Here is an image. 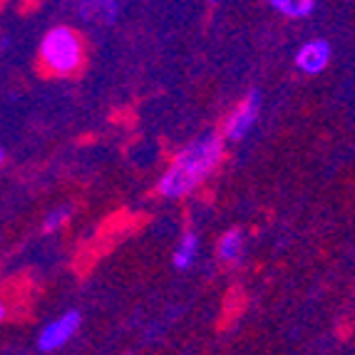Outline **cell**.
I'll list each match as a JSON object with an SVG mask.
<instances>
[{"label": "cell", "mask_w": 355, "mask_h": 355, "mask_svg": "<svg viewBox=\"0 0 355 355\" xmlns=\"http://www.w3.org/2000/svg\"><path fill=\"white\" fill-rule=\"evenodd\" d=\"M221 157H224V137L214 132L199 137L174 157L172 164L162 174L157 189L166 199H182L191 194L199 184L207 182L209 174H214V169L221 164Z\"/></svg>", "instance_id": "1"}, {"label": "cell", "mask_w": 355, "mask_h": 355, "mask_svg": "<svg viewBox=\"0 0 355 355\" xmlns=\"http://www.w3.org/2000/svg\"><path fill=\"white\" fill-rule=\"evenodd\" d=\"M40 62L53 75H72L83 65V40L67 25L48 30L40 42Z\"/></svg>", "instance_id": "2"}, {"label": "cell", "mask_w": 355, "mask_h": 355, "mask_svg": "<svg viewBox=\"0 0 355 355\" xmlns=\"http://www.w3.org/2000/svg\"><path fill=\"white\" fill-rule=\"evenodd\" d=\"M80 323H83L80 311H67V313H62L60 318H55L53 323H48V326L40 331V336H37V348H40L42 353H53V350L62 348V345L77 333Z\"/></svg>", "instance_id": "3"}, {"label": "cell", "mask_w": 355, "mask_h": 355, "mask_svg": "<svg viewBox=\"0 0 355 355\" xmlns=\"http://www.w3.org/2000/svg\"><path fill=\"white\" fill-rule=\"evenodd\" d=\"M259 112H261V95L259 92H249L246 100L239 102L236 110L229 114L226 119V127H224V135L226 139H243V137L249 135V130L254 127V122L259 119Z\"/></svg>", "instance_id": "4"}, {"label": "cell", "mask_w": 355, "mask_h": 355, "mask_svg": "<svg viewBox=\"0 0 355 355\" xmlns=\"http://www.w3.org/2000/svg\"><path fill=\"white\" fill-rule=\"evenodd\" d=\"M331 62V45L326 40H308L296 55V67L306 75H318Z\"/></svg>", "instance_id": "5"}, {"label": "cell", "mask_w": 355, "mask_h": 355, "mask_svg": "<svg viewBox=\"0 0 355 355\" xmlns=\"http://www.w3.org/2000/svg\"><path fill=\"white\" fill-rule=\"evenodd\" d=\"M196 251H199V239H196V234H184L182 241L177 243V251H174V266L179 268V271H187V268L194 263L196 259Z\"/></svg>", "instance_id": "6"}, {"label": "cell", "mask_w": 355, "mask_h": 355, "mask_svg": "<svg viewBox=\"0 0 355 355\" xmlns=\"http://www.w3.org/2000/svg\"><path fill=\"white\" fill-rule=\"evenodd\" d=\"M243 251V234L239 229H229L216 243V254L221 261H236Z\"/></svg>", "instance_id": "7"}, {"label": "cell", "mask_w": 355, "mask_h": 355, "mask_svg": "<svg viewBox=\"0 0 355 355\" xmlns=\"http://www.w3.org/2000/svg\"><path fill=\"white\" fill-rule=\"evenodd\" d=\"M271 8L286 18H306L315 10V3L313 0H273Z\"/></svg>", "instance_id": "8"}, {"label": "cell", "mask_w": 355, "mask_h": 355, "mask_svg": "<svg viewBox=\"0 0 355 355\" xmlns=\"http://www.w3.org/2000/svg\"><path fill=\"white\" fill-rule=\"evenodd\" d=\"M70 207H60V209H53V211L45 216V221H42V229H45V234H53V231L62 229V226L67 224V219H70Z\"/></svg>", "instance_id": "9"}, {"label": "cell", "mask_w": 355, "mask_h": 355, "mask_svg": "<svg viewBox=\"0 0 355 355\" xmlns=\"http://www.w3.org/2000/svg\"><path fill=\"white\" fill-rule=\"evenodd\" d=\"M3 318H6V303L0 301V320H3Z\"/></svg>", "instance_id": "10"}, {"label": "cell", "mask_w": 355, "mask_h": 355, "mask_svg": "<svg viewBox=\"0 0 355 355\" xmlns=\"http://www.w3.org/2000/svg\"><path fill=\"white\" fill-rule=\"evenodd\" d=\"M3 159H6V149H3V144H0V164H3Z\"/></svg>", "instance_id": "11"}]
</instances>
